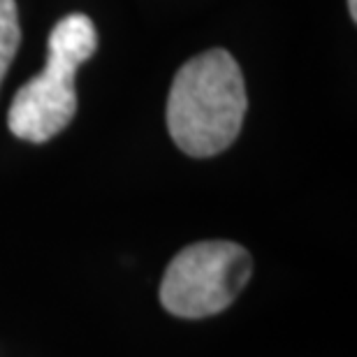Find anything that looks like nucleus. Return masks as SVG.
Instances as JSON below:
<instances>
[{
    "mask_svg": "<svg viewBox=\"0 0 357 357\" xmlns=\"http://www.w3.org/2000/svg\"><path fill=\"white\" fill-rule=\"evenodd\" d=\"M348 7H351L353 21H357V0H348Z\"/></svg>",
    "mask_w": 357,
    "mask_h": 357,
    "instance_id": "5",
    "label": "nucleus"
},
{
    "mask_svg": "<svg viewBox=\"0 0 357 357\" xmlns=\"http://www.w3.org/2000/svg\"><path fill=\"white\" fill-rule=\"evenodd\" d=\"M246 114L244 75L225 49L197 54L178 70L167 98V128L192 158H209L237 139Z\"/></svg>",
    "mask_w": 357,
    "mask_h": 357,
    "instance_id": "1",
    "label": "nucleus"
},
{
    "mask_svg": "<svg viewBox=\"0 0 357 357\" xmlns=\"http://www.w3.org/2000/svg\"><path fill=\"white\" fill-rule=\"evenodd\" d=\"M21 40L19 14L14 0H0V84H3L7 70H10L14 56H17Z\"/></svg>",
    "mask_w": 357,
    "mask_h": 357,
    "instance_id": "4",
    "label": "nucleus"
},
{
    "mask_svg": "<svg viewBox=\"0 0 357 357\" xmlns=\"http://www.w3.org/2000/svg\"><path fill=\"white\" fill-rule=\"evenodd\" d=\"M253 274L234 241H199L176 253L160 283V304L178 318H206L230 306Z\"/></svg>",
    "mask_w": 357,
    "mask_h": 357,
    "instance_id": "3",
    "label": "nucleus"
},
{
    "mask_svg": "<svg viewBox=\"0 0 357 357\" xmlns=\"http://www.w3.org/2000/svg\"><path fill=\"white\" fill-rule=\"evenodd\" d=\"M98 47L96 26L84 14H68L49 35L45 70L12 100L7 123L14 137L42 144L56 137L77 112L75 75Z\"/></svg>",
    "mask_w": 357,
    "mask_h": 357,
    "instance_id": "2",
    "label": "nucleus"
}]
</instances>
